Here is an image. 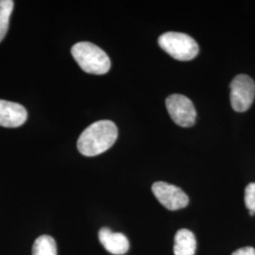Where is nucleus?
Wrapping results in <instances>:
<instances>
[{
	"label": "nucleus",
	"instance_id": "obj_1",
	"mask_svg": "<svg viewBox=\"0 0 255 255\" xmlns=\"http://www.w3.org/2000/svg\"><path fill=\"white\" fill-rule=\"evenodd\" d=\"M119 135L116 124L110 120H100L82 131L78 140V149L84 156L101 154L113 146Z\"/></svg>",
	"mask_w": 255,
	"mask_h": 255
},
{
	"label": "nucleus",
	"instance_id": "obj_2",
	"mask_svg": "<svg viewBox=\"0 0 255 255\" xmlns=\"http://www.w3.org/2000/svg\"><path fill=\"white\" fill-rule=\"evenodd\" d=\"M75 61L86 73L95 75L106 74L111 68V61L101 47L90 42H80L71 48Z\"/></svg>",
	"mask_w": 255,
	"mask_h": 255
},
{
	"label": "nucleus",
	"instance_id": "obj_3",
	"mask_svg": "<svg viewBox=\"0 0 255 255\" xmlns=\"http://www.w3.org/2000/svg\"><path fill=\"white\" fill-rule=\"evenodd\" d=\"M159 46L178 61H190L199 53V46L191 36L182 32H165L159 37Z\"/></svg>",
	"mask_w": 255,
	"mask_h": 255
},
{
	"label": "nucleus",
	"instance_id": "obj_4",
	"mask_svg": "<svg viewBox=\"0 0 255 255\" xmlns=\"http://www.w3.org/2000/svg\"><path fill=\"white\" fill-rule=\"evenodd\" d=\"M230 100L233 109L238 113L250 109L255 101V83L248 75H238L230 84Z\"/></svg>",
	"mask_w": 255,
	"mask_h": 255
},
{
	"label": "nucleus",
	"instance_id": "obj_5",
	"mask_svg": "<svg viewBox=\"0 0 255 255\" xmlns=\"http://www.w3.org/2000/svg\"><path fill=\"white\" fill-rule=\"evenodd\" d=\"M166 109L174 122L183 128L191 127L197 119L195 106L187 97L174 94L165 101Z\"/></svg>",
	"mask_w": 255,
	"mask_h": 255
},
{
	"label": "nucleus",
	"instance_id": "obj_6",
	"mask_svg": "<svg viewBox=\"0 0 255 255\" xmlns=\"http://www.w3.org/2000/svg\"><path fill=\"white\" fill-rule=\"evenodd\" d=\"M152 192L158 201L166 209L175 211L186 207L189 198L178 186L164 182L153 183Z\"/></svg>",
	"mask_w": 255,
	"mask_h": 255
},
{
	"label": "nucleus",
	"instance_id": "obj_7",
	"mask_svg": "<svg viewBox=\"0 0 255 255\" xmlns=\"http://www.w3.org/2000/svg\"><path fill=\"white\" fill-rule=\"evenodd\" d=\"M27 119V112L21 104L0 100V126L17 128Z\"/></svg>",
	"mask_w": 255,
	"mask_h": 255
},
{
	"label": "nucleus",
	"instance_id": "obj_8",
	"mask_svg": "<svg viewBox=\"0 0 255 255\" xmlns=\"http://www.w3.org/2000/svg\"><path fill=\"white\" fill-rule=\"evenodd\" d=\"M99 239L101 245L112 255H125L129 249V243L125 235L121 233H114L106 227L100 230Z\"/></svg>",
	"mask_w": 255,
	"mask_h": 255
},
{
	"label": "nucleus",
	"instance_id": "obj_9",
	"mask_svg": "<svg viewBox=\"0 0 255 255\" xmlns=\"http://www.w3.org/2000/svg\"><path fill=\"white\" fill-rule=\"evenodd\" d=\"M197 240L195 235L187 229H181L174 237V255H195Z\"/></svg>",
	"mask_w": 255,
	"mask_h": 255
},
{
	"label": "nucleus",
	"instance_id": "obj_10",
	"mask_svg": "<svg viewBox=\"0 0 255 255\" xmlns=\"http://www.w3.org/2000/svg\"><path fill=\"white\" fill-rule=\"evenodd\" d=\"M32 255H58L54 238L49 236L38 237L32 247Z\"/></svg>",
	"mask_w": 255,
	"mask_h": 255
},
{
	"label": "nucleus",
	"instance_id": "obj_11",
	"mask_svg": "<svg viewBox=\"0 0 255 255\" xmlns=\"http://www.w3.org/2000/svg\"><path fill=\"white\" fill-rule=\"evenodd\" d=\"M13 7L14 2L12 0H0V42L8 32L9 18Z\"/></svg>",
	"mask_w": 255,
	"mask_h": 255
},
{
	"label": "nucleus",
	"instance_id": "obj_12",
	"mask_svg": "<svg viewBox=\"0 0 255 255\" xmlns=\"http://www.w3.org/2000/svg\"><path fill=\"white\" fill-rule=\"evenodd\" d=\"M245 204L249 211L255 214V182L248 184L245 189Z\"/></svg>",
	"mask_w": 255,
	"mask_h": 255
},
{
	"label": "nucleus",
	"instance_id": "obj_13",
	"mask_svg": "<svg viewBox=\"0 0 255 255\" xmlns=\"http://www.w3.org/2000/svg\"><path fill=\"white\" fill-rule=\"evenodd\" d=\"M232 255H255V250L253 247H245L237 250Z\"/></svg>",
	"mask_w": 255,
	"mask_h": 255
}]
</instances>
